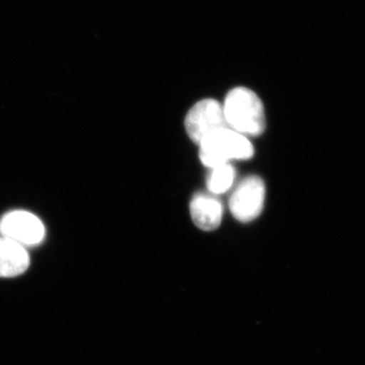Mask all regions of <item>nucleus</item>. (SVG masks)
Returning a JSON list of instances; mask_svg holds the SVG:
<instances>
[{
    "instance_id": "5",
    "label": "nucleus",
    "mask_w": 365,
    "mask_h": 365,
    "mask_svg": "<svg viewBox=\"0 0 365 365\" xmlns=\"http://www.w3.org/2000/svg\"><path fill=\"white\" fill-rule=\"evenodd\" d=\"M265 185L257 176L242 180L230 199V209L239 222H249L258 217L263 209Z\"/></svg>"
},
{
    "instance_id": "7",
    "label": "nucleus",
    "mask_w": 365,
    "mask_h": 365,
    "mask_svg": "<svg viewBox=\"0 0 365 365\" xmlns=\"http://www.w3.org/2000/svg\"><path fill=\"white\" fill-rule=\"evenodd\" d=\"M30 265L26 249L0 237V277H14L25 272Z\"/></svg>"
},
{
    "instance_id": "2",
    "label": "nucleus",
    "mask_w": 365,
    "mask_h": 365,
    "mask_svg": "<svg viewBox=\"0 0 365 365\" xmlns=\"http://www.w3.org/2000/svg\"><path fill=\"white\" fill-rule=\"evenodd\" d=\"M199 157L206 167L215 169L230 160H249L254 148L249 139L230 128L220 129L201 141Z\"/></svg>"
},
{
    "instance_id": "3",
    "label": "nucleus",
    "mask_w": 365,
    "mask_h": 365,
    "mask_svg": "<svg viewBox=\"0 0 365 365\" xmlns=\"http://www.w3.org/2000/svg\"><path fill=\"white\" fill-rule=\"evenodd\" d=\"M185 127L190 138L197 144H200L212 132L230 128L222 106L212 98H206L193 106L187 114Z\"/></svg>"
},
{
    "instance_id": "1",
    "label": "nucleus",
    "mask_w": 365,
    "mask_h": 365,
    "mask_svg": "<svg viewBox=\"0 0 365 365\" xmlns=\"http://www.w3.org/2000/svg\"><path fill=\"white\" fill-rule=\"evenodd\" d=\"M223 112L230 128L242 135L259 136L265 130L263 104L249 88H235L230 91L225 98Z\"/></svg>"
},
{
    "instance_id": "6",
    "label": "nucleus",
    "mask_w": 365,
    "mask_h": 365,
    "mask_svg": "<svg viewBox=\"0 0 365 365\" xmlns=\"http://www.w3.org/2000/svg\"><path fill=\"white\" fill-rule=\"evenodd\" d=\"M190 213L197 227L205 232H211L222 222V205L215 197L196 194L190 203Z\"/></svg>"
},
{
    "instance_id": "8",
    "label": "nucleus",
    "mask_w": 365,
    "mask_h": 365,
    "mask_svg": "<svg viewBox=\"0 0 365 365\" xmlns=\"http://www.w3.org/2000/svg\"><path fill=\"white\" fill-rule=\"evenodd\" d=\"M234 181V168L230 163H225L213 169L207 180V187L213 194H222L232 187Z\"/></svg>"
},
{
    "instance_id": "4",
    "label": "nucleus",
    "mask_w": 365,
    "mask_h": 365,
    "mask_svg": "<svg viewBox=\"0 0 365 365\" xmlns=\"http://www.w3.org/2000/svg\"><path fill=\"white\" fill-rule=\"evenodd\" d=\"M0 235L26 249L42 242L45 237V227L40 218L33 213L11 211L0 220Z\"/></svg>"
}]
</instances>
